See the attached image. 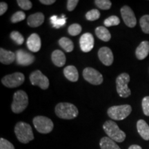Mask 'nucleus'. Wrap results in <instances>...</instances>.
I'll list each match as a JSON object with an SVG mask.
<instances>
[{"instance_id": "f257e3e1", "label": "nucleus", "mask_w": 149, "mask_h": 149, "mask_svg": "<svg viewBox=\"0 0 149 149\" xmlns=\"http://www.w3.org/2000/svg\"><path fill=\"white\" fill-rule=\"evenodd\" d=\"M55 112L57 117L64 120H72L79 114L77 108L74 104L68 102H61L57 104Z\"/></svg>"}, {"instance_id": "f03ea898", "label": "nucleus", "mask_w": 149, "mask_h": 149, "mask_svg": "<svg viewBox=\"0 0 149 149\" xmlns=\"http://www.w3.org/2000/svg\"><path fill=\"white\" fill-rule=\"evenodd\" d=\"M15 133L18 140L23 144H28L34 139L32 127L28 123L24 122L17 123L15 127Z\"/></svg>"}, {"instance_id": "7ed1b4c3", "label": "nucleus", "mask_w": 149, "mask_h": 149, "mask_svg": "<svg viewBox=\"0 0 149 149\" xmlns=\"http://www.w3.org/2000/svg\"><path fill=\"white\" fill-rule=\"evenodd\" d=\"M103 129L108 137L117 142H122L126 139V133L119 128L117 124L112 120H108L104 124Z\"/></svg>"}, {"instance_id": "20e7f679", "label": "nucleus", "mask_w": 149, "mask_h": 149, "mask_svg": "<svg viewBox=\"0 0 149 149\" xmlns=\"http://www.w3.org/2000/svg\"><path fill=\"white\" fill-rule=\"evenodd\" d=\"M29 105V97L25 91L19 90L13 95V101L11 105V109L14 113L18 114L26 109Z\"/></svg>"}, {"instance_id": "39448f33", "label": "nucleus", "mask_w": 149, "mask_h": 149, "mask_svg": "<svg viewBox=\"0 0 149 149\" xmlns=\"http://www.w3.org/2000/svg\"><path fill=\"white\" fill-rule=\"evenodd\" d=\"M132 107L128 104L120 106H113L107 111L108 115L114 120H123L130 114Z\"/></svg>"}, {"instance_id": "423d86ee", "label": "nucleus", "mask_w": 149, "mask_h": 149, "mask_svg": "<svg viewBox=\"0 0 149 149\" xmlns=\"http://www.w3.org/2000/svg\"><path fill=\"white\" fill-rule=\"evenodd\" d=\"M130 81V76L128 73L120 74L116 79L117 92L121 97L126 98L131 95V91L128 88V84Z\"/></svg>"}, {"instance_id": "0eeeda50", "label": "nucleus", "mask_w": 149, "mask_h": 149, "mask_svg": "<svg viewBox=\"0 0 149 149\" xmlns=\"http://www.w3.org/2000/svg\"><path fill=\"white\" fill-rule=\"evenodd\" d=\"M33 123L37 131L42 134L51 133L54 127L53 121L48 117L44 116H37L34 117Z\"/></svg>"}, {"instance_id": "6e6552de", "label": "nucleus", "mask_w": 149, "mask_h": 149, "mask_svg": "<svg viewBox=\"0 0 149 149\" xmlns=\"http://www.w3.org/2000/svg\"><path fill=\"white\" fill-rule=\"evenodd\" d=\"M25 81L24 74L22 72H14L13 74H7L1 79V83L8 88H16L19 86Z\"/></svg>"}, {"instance_id": "1a4fd4ad", "label": "nucleus", "mask_w": 149, "mask_h": 149, "mask_svg": "<svg viewBox=\"0 0 149 149\" xmlns=\"http://www.w3.org/2000/svg\"><path fill=\"white\" fill-rule=\"evenodd\" d=\"M30 81L33 86H37L43 90H46L49 87V80L40 70H36L30 74Z\"/></svg>"}, {"instance_id": "9d476101", "label": "nucleus", "mask_w": 149, "mask_h": 149, "mask_svg": "<svg viewBox=\"0 0 149 149\" xmlns=\"http://www.w3.org/2000/svg\"><path fill=\"white\" fill-rule=\"evenodd\" d=\"M83 77L86 81L93 85H100L103 82V76L98 70L88 67L83 70Z\"/></svg>"}, {"instance_id": "9b49d317", "label": "nucleus", "mask_w": 149, "mask_h": 149, "mask_svg": "<svg viewBox=\"0 0 149 149\" xmlns=\"http://www.w3.org/2000/svg\"><path fill=\"white\" fill-rule=\"evenodd\" d=\"M16 62L18 65L27 66L32 64L35 60V57L33 54L28 53L24 50L19 49L16 51Z\"/></svg>"}, {"instance_id": "f8f14e48", "label": "nucleus", "mask_w": 149, "mask_h": 149, "mask_svg": "<svg viewBox=\"0 0 149 149\" xmlns=\"http://www.w3.org/2000/svg\"><path fill=\"white\" fill-rule=\"evenodd\" d=\"M120 12L124 24L128 27H135L137 24V19H136V17L133 10L128 6H124L121 8Z\"/></svg>"}, {"instance_id": "ddd939ff", "label": "nucleus", "mask_w": 149, "mask_h": 149, "mask_svg": "<svg viewBox=\"0 0 149 149\" xmlns=\"http://www.w3.org/2000/svg\"><path fill=\"white\" fill-rule=\"evenodd\" d=\"M94 37L90 33H84L79 39L80 48L84 53H88L94 47Z\"/></svg>"}, {"instance_id": "4468645a", "label": "nucleus", "mask_w": 149, "mask_h": 149, "mask_svg": "<svg viewBox=\"0 0 149 149\" xmlns=\"http://www.w3.org/2000/svg\"><path fill=\"white\" fill-rule=\"evenodd\" d=\"M98 57L102 64L107 66H111L114 61L113 52L111 48L107 47V46H104L99 49Z\"/></svg>"}, {"instance_id": "2eb2a0df", "label": "nucleus", "mask_w": 149, "mask_h": 149, "mask_svg": "<svg viewBox=\"0 0 149 149\" xmlns=\"http://www.w3.org/2000/svg\"><path fill=\"white\" fill-rule=\"evenodd\" d=\"M26 44L30 51L33 53H37L40 51L42 46L40 37L37 33H33L28 38Z\"/></svg>"}, {"instance_id": "dca6fc26", "label": "nucleus", "mask_w": 149, "mask_h": 149, "mask_svg": "<svg viewBox=\"0 0 149 149\" xmlns=\"http://www.w3.org/2000/svg\"><path fill=\"white\" fill-rule=\"evenodd\" d=\"M44 15L42 13H36L29 16L27 19V24L29 26L36 28L40 26L44 22Z\"/></svg>"}, {"instance_id": "f3484780", "label": "nucleus", "mask_w": 149, "mask_h": 149, "mask_svg": "<svg viewBox=\"0 0 149 149\" xmlns=\"http://www.w3.org/2000/svg\"><path fill=\"white\" fill-rule=\"evenodd\" d=\"M16 60L15 53L10 51H6L3 48H0V61L3 64H10Z\"/></svg>"}, {"instance_id": "a211bd4d", "label": "nucleus", "mask_w": 149, "mask_h": 149, "mask_svg": "<svg viewBox=\"0 0 149 149\" xmlns=\"http://www.w3.org/2000/svg\"><path fill=\"white\" fill-rule=\"evenodd\" d=\"M149 53V42L144 41L141 42L140 44L137 46L135 51V55L139 60L144 59Z\"/></svg>"}, {"instance_id": "6ab92c4d", "label": "nucleus", "mask_w": 149, "mask_h": 149, "mask_svg": "<svg viewBox=\"0 0 149 149\" xmlns=\"http://www.w3.org/2000/svg\"><path fill=\"white\" fill-rule=\"evenodd\" d=\"M52 61L56 66L62 67L66 64V56L60 50H55L51 54Z\"/></svg>"}, {"instance_id": "aec40b11", "label": "nucleus", "mask_w": 149, "mask_h": 149, "mask_svg": "<svg viewBox=\"0 0 149 149\" xmlns=\"http://www.w3.org/2000/svg\"><path fill=\"white\" fill-rule=\"evenodd\" d=\"M64 74L67 79L72 82H76L79 79V72L74 66H68L64 68Z\"/></svg>"}, {"instance_id": "412c9836", "label": "nucleus", "mask_w": 149, "mask_h": 149, "mask_svg": "<svg viewBox=\"0 0 149 149\" xmlns=\"http://www.w3.org/2000/svg\"><path fill=\"white\" fill-rule=\"evenodd\" d=\"M137 131L144 140H149V126L144 120H139L137 122Z\"/></svg>"}, {"instance_id": "4be33fe9", "label": "nucleus", "mask_w": 149, "mask_h": 149, "mask_svg": "<svg viewBox=\"0 0 149 149\" xmlns=\"http://www.w3.org/2000/svg\"><path fill=\"white\" fill-rule=\"evenodd\" d=\"M95 35L103 42H109L111 39V35L109 31L104 26L97 27L95 29Z\"/></svg>"}, {"instance_id": "5701e85b", "label": "nucleus", "mask_w": 149, "mask_h": 149, "mask_svg": "<svg viewBox=\"0 0 149 149\" xmlns=\"http://www.w3.org/2000/svg\"><path fill=\"white\" fill-rule=\"evenodd\" d=\"M100 146L101 149H121L115 141L109 137H102L100 141Z\"/></svg>"}, {"instance_id": "b1692460", "label": "nucleus", "mask_w": 149, "mask_h": 149, "mask_svg": "<svg viewBox=\"0 0 149 149\" xmlns=\"http://www.w3.org/2000/svg\"><path fill=\"white\" fill-rule=\"evenodd\" d=\"M59 45L61 46L65 51L67 53H70L73 51L74 44L71 40H70L68 37H61L58 41Z\"/></svg>"}, {"instance_id": "393cba45", "label": "nucleus", "mask_w": 149, "mask_h": 149, "mask_svg": "<svg viewBox=\"0 0 149 149\" xmlns=\"http://www.w3.org/2000/svg\"><path fill=\"white\" fill-rule=\"evenodd\" d=\"M67 18L64 15H62L61 17H59L57 15H53L50 18V21L53 25V27L55 29H60L61 26H64L66 23Z\"/></svg>"}, {"instance_id": "a878e982", "label": "nucleus", "mask_w": 149, "mask_h": 149, "mask_svg": "<svg viewBox=\"0 0 149 149\" xmlns=\"http://www.w3.org/2000/svg\"><path fill=\"white\" fill-rule=\"evenodd\" d=\"M141 30L146 34H149V15L142 16L139 19Z\"/></svg>"}, {"instance_id": "bb28decb", "label": "nucleus", "mask_w": 149, "mask_h": 149, "mask_svg": "<svg viewBox=\"0 0 149 149\" xmlns=\"http://www.w3.org/2000/svg\"><path fill=\"white\" fill-rule=\"evenodd\" d=\"M120 23V19L117 16L112 15L110 16L104 20V25L106 27H111L113 26H117Z\"/></svg>"}, {"instance_id": "cd10ccee", "label": "nucleus", "mask_w": 149, "mask_h": 149, "mask_svg": "<svg viewBox=\"0 0 149 149\" xmlns=\"http://www.w3.org/2000/svg\"><path fill=\"white\" fill-rule=\"evenodd\" d=\"M10 38L12 39V40L16 43L17 45H22L24 42V38L21 33L18 31H13L10 33Z\"/></svg>"}, {"instance_id": "c85d7f7f", "label": "nucleus", "mask_w": 149, "mask_h": 149, "mask_svg": "<svg viewBox=\"0 0 149 149\" xmlns=\"http://www.w3.org/2000/svg\"><path fill=\"white\" fill-rule=\"evenodd\" d=\"M81 26L79 24H72L68 27V33L71 36H77L81 32Z\"/></svg>"}, {"instance_id": "c756f323", "label": "nucleus", "mask_w": 149, "mask_h": 149, "mask_svg": "<svg viewBox=\"0 0 149 149\" xmlns=\"http://www.w3.org/2000/svg\"><path fill=\"white\" fill-rule=\"evenodd\" d=\"M100 12L97 9H93L86 14V18L88 21H95L100 17Z\"/></svg>"}, {"instance_id": "7c9ffc66", "label": "nucleus", "mask_w": 149, "mask_h": 149, "mask_svg": "<svg viewBox=\"0 0 149 149\" xmlns=\"http://www.w3.org/2000/svg\"><path fill=\"white\" fill-rule=\"evenodd\" d=\"M95 3L97 6L102 10H109L112 6L110 0H95Z\"/></svg>"}, {"instance_id": "2f4dec72", "label": "nucleus", "mask_w": 149, "mask_h": 149, "mask_svg": "<svg viewBox=\"0 0 149 149\" xmlns=\"http://www.w3.org/2000/svg\"><path fill=\"white\" fill-rule=\"evenodd\" d=\"M26 18V14L23 11H17V12L15 13L11 17V22L13 24L17 23V22L23 21Z\"/></svg>"}, {"instance_id": "473e14b6", "label": "nucleus", "mask_w": 149, "mask_h": 149, "mask_svg": "<svg viewBox=\"0 0 149 149\" xmlns=\"http://www.w3.org/2000/svg\"><path fill=\"white\" fill-rule=\"evenodd\" d=\"M17 3L22 9L25 10H29L32 8V2L29 0H17Z\"/></svg>"}, {"instance_id": "72a5a7b5", "label": "nucleus", "mask_w": 149, "mask_h": 149, "mask_svg": "<svg viewBox=\"0 0 149 149\" xmlns=\"http://www.w3.org/2000/svg\"><path fill=\"white\" fill-rule=\"evenodd\" d=\"M0 149H15V147L12 143L1 137L0 139Z\"/></svg>"}, {"instance_id": "f704fd0d", "label": "nucleus", "mask_w": 149, "mask_h": 149, "mask_svg": "<svg viewBox=\"0 0 149 149\" xmlns=\"http://www.w3.org/2000/svg\"><path fill=\"white\" fill-rule=\"evenodd\" d=\"M142 109L144 115L146 116H149V96L144 97L141 102Z\"/></svg>"}, {"instance_id": "c9c22d12", "label": "nucleus", "mask_w": 149, "mask_h": 149, "mask_svg": "<svg viewBox=\"0 0 149 149\" xmlns=\"http://www.w3.org/2000/svg\"><path fill=\"white\" fill-rule=\"evenodd\" d=\"M79 3L78 0H68L67 1V9L68 11H72Z\"/></svg>"}, {"instance_id": "e433bc0d", "label": "nucleus", "mask_w": 149, "mask_h": 149, "mask_svg": "<svg viewBox=\"0 0 149 149\" xmlns=\"http://www.w3.org/2000/svg\"><path fill=\"white\" fill-rule=\"evenodd\" d=\"M8 10V5L5 2H1L0 3V15H3Z\"/></svg>"}, {"instance_id": "4c0bfd02", "label": "nucleus", "mask_w": 149, "mask_h": 149, "mask_svg": "<svg viewBox=\"0 0 149 149\" xmlns=\"http://www.w3.org/2000/svg\"><path fill=\"white\" fill-rule=\"evenodd\" d=\"M55 0H40V2L44 5H52L55 2Z\"/></svg>"}, {"instance_id": "58836bf2", "label": "nucleus", "mask_w": 149, "mask_h": 149, "mask_svg": "<svg viewBox=\"0 0 149 149\" xmlns=\"http://www.w3.org/2000/svg\"><path fill=\"white\" fill-rule=\"evenodd\" d=\"M128 149H142L141 146H139V145H136V144H133L131 145V146H129Z\"/></svg>"}]
</instances>
